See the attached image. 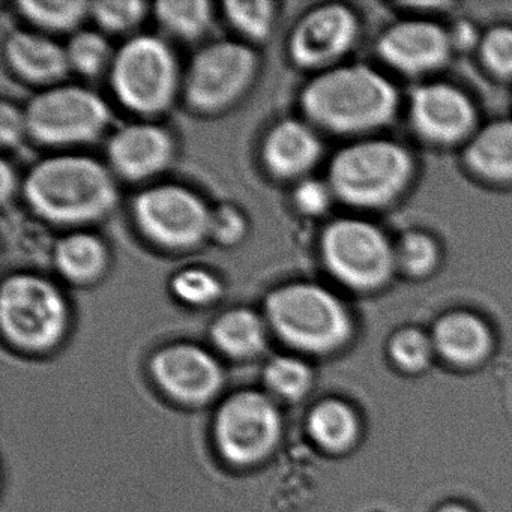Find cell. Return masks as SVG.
Returning <instances> with one entry per match:
<instances>
[{"instance_id":"3957f363","label":"cell","mask_w":512,"mask_h":512,"mask_svg":"<svg viewBox=\"0 0 512 512\" xmlns=\"http://www.w3.org/2000/svg\"><path fill=\"white\" fill-rule=\"evenodd\" d=\"M413 160L400 143L365 140L334 155L328 185L341 202L355 208H382L410 184Z\"/></svg>"},{"instance_id":"ffe728a7","label":"cell","mask_w":512,"mask_h":512,"mask_svg":"<svg viewBox=\"0 0 512 512\" xmlns=\"http://www.w3.org/2000/svg\"><path fill=\"white\" fill-rule=\"evenodd\" d=\"M434 344L449 361L472 364L484 358L491 337L485 323L464 311L446 314L434 328Z\"/></svg>"},{"instance_id":"2e32d148","label":"cell","mask_w":512,"mask_h":512,"mask_svg":"<svg viewBox=\"0 0 512 512\" xmlns=\"http://www.w3.org/2000/svg\"><path fill=\"white\" fill-rule=\"evenodd\" d=\"M173 140L154 124H131L110 137L107 157L115 172L140 181L163 172L173 158Z\"/></svg>"},{"instance_id":"7c38bea8","label":"cell","mask_w":512,"mask_h":512,"mask_svg":"<svg viewBox=\"0 0 512 512\" xmlns=\"http://www.w3.org/2000/svg\"><path fill=\"white\" fill-rule=\"evenodd\" d=\"M359 34L358 17L346 5H320L296 23L289 55L298 67L314 70L343 58Z\"/></svg>"},{"instance_id":"cb8c5ba5","label":"cell","mask_w":512,"mask_h":512,"mask_svg":"<svg viewBox=\"0 0 512 512\" xmlns=\"http://www.w3.org/2000/svg\"><path fill=\"white\" fill-rule=\"evenodd\" d=\"M154 8L160 25L182 40H196L211 25L212 4L208 0H161Z\"/></svg>"},{"instance_id":"836d02e7","label":"cell","mask_w":512,"mask_h":512,"mask_svg":"<svg viewBox=\"0 0 512 512\" xmlns=\"http://www.w3.org/2000/svg\"><path fill=\"white\" fill-rule=\"evenodd\" d=\"M247 230V221L236 206L221 203L217 208L211 209L209 236L218 244L226 247L238 244L247 235Z\"/></svg>"},{"instance_id":"484cf974","label":"cell","mask_w":512,"mask_h":512,"mask_svg":"<svg viewBox=\"0 0 512 512\" xmlns=\"http://www.w3.org/2000/svg\"><path fill=\"white\" fill-rule=\"evenodd\" d=\"M223 10L232 28L250 40H266L271 34L275 5L269 0H227Z\"/></svg>"},{"instance_id":"d6a6232c","label":"cell","mask_w":512,"mask_h":512,"mask_svg":"<svg viewBox=\"0 0 512 512\" xmlns=\"http://www.w3.org/2000/svg\"><path fill=\"white\" fill-rule=\"evenodd\" d=\"M391 355L407 370H421L430 361L431 344L422 332L404 329L391 341Z\"/></svg>"},{"instance_id":"8fae6325","label":"cell","mask_w":512,"mask_h":512,"mask_svg":"<svg viewBox=\"0 0 512 512\" xmlns=\"http://www.w3.org/2000/svg\"><path fill=\"white\" fill-rule=\"evenodd\" d=\"M281 418L277 407L260 392H241L221 406L215 439L221 454L235 464H253L277 445Z\"/></svg>"},{"instance_id":"6da1fadb","label":"cell","mask_w":512,"mask_h":512,"mask_svg":"<svg viewBox=\"0 0 512 512\" xmlns=\"http://www.w3.org/2000/svg\"><path fill=\"white\" fill-rule=\"evenodd\" d=\"M305 116L334 134H359L388 124L398 92L386 77L365 65H346L317 74L301 94Z\"/></svg>"},{"instance_id":"5b68a950","label":"cell","mask_w":512,"mask_h":512,"mask_svg":"<svg viewBox=\"0 0 512 512\" xmlns=\"http://www.w3.org/2000/svg\"><path fill=\"white\" fill-rule=\"evenodd\" d=\"M68 305L52 281L32 274L10 275L0 286V325L5 337L25 350H47L61 341Z\"/></svg>"},{"instance_id":"7a4b0ae2","label":"cell","mask_w":512,"mask_h":512,"mask_svg":"<svg viewBox=\"0 0 512 512\" xmlns=\"http://www.w3.org/2000/svg\"><path fill=\"white\" fill-rule=\"evenodd\" d=\"M25 197L44 220L82 226L106 217L118 202V190L106 167L94 158L58 155L29 170Z\"/></svg>"},{"instance_id":"4316f807","label":"cell","mask_w":512,"mask_h":512,"mask_svg":"<svg viewBox=\"0 0 512 512\" xmlns=\"http://www.w3.org/2000/svg\"><path fill=\"white\" fill-rule=\"evenodd\" d=\"M65 52L70 68L88 77L97 76L113 61L110 44L103 35L95 31L74 34L65 47Z\"/></svg>"},{"instance_id":"f546056e","label":"cell","mask_w":512,"mask_h":512,"mask_svg":"<svg viewBox=\"0 0 512 512\" xmlns=\"http://www.w3.org/2000/svg\"><path fill=\"white\" fill-rule=\"evenodd\" d=\"M170 289L179 301L190 305H208L220 298L223 286L211 272L200 268L184 269L170 281Z\"/></svg>"},{"instance_id":"83f0119b","label":"cell","mask_w":512,"mask_h":512,"mask_svg":"<svg viewBox=\"0 0 512 512\" xmlns=\"http://www.w3.org/2000/svg\"><path fill=\"white\" fill-rule=\"evenodd\" d=\"M397 268L410 277H425L436 268L439 248L433 238L422 232H409L395 247Z\"/></svg>"},{"instance_id":"d590c367","label":"cell","mask_w":512,"mask_h":512,"mask_svg":"<svg viewBox=\"0 0 512 512\" xmlns=\"http://www.w3.org/2000/svg\"><path fill=\"white\" fill-rule=\"evenodd\" d=\"M25 134H28L25 112L4 101L0 106V142L4 148H13Z\"/></svg>"},{"instance_id":"ba28073f","label":"cell","mask_w":512,"mask_h":512,"mask_svg":"<svg viewBox=\"0 0 512 512\" xmlns=\"http://www.w3.org/2000/svg\"><path fill=\"white\" fill-rule=\"evenodd\" d=\"M23 112L29 136L49 146L94 142L110 122L103 98L80 86L46 89Z\"/></svg>"},{"instance_id":"44dd1931","label":"cell","mask_w":512,"mask_h":512,"mask_svg":"<svg viewBox=\"0 0 512 512\" xmlns=\"http://www.w3.org/2000/svg\"><path fill=\"white\" fill-rule=\"evenodd\" d=\"M56 269L77 284L97 280L107 266L106 245L88 232H73L59 239L55 247Z\"/></svg>"},{"instance_id":"8992f818","label":"cell","mask_w":512,"mask_h":512,"mask_svg":"<svg viewBox=\"0 0 512 512\" xmlns=\"http://www.w3.org/2000/svg\"><path fill=\"white\" fill-rule=\"evenodd\" d=\"M178 64L170 47L154 35H137L113 55L110 83L119 103L152 116L172 104L178 89Z\"/></svg>"},{"instance_id":"f35d334b","label":"cell","mask_w":512,"mask_h":512,"mask_svg":"<svg viewBox=\"0 0 512 512\" xmlns=\"http://www.w3.org/2000/svg\"><path fill=\"white\" fill-rule=\"evenodd\" d=\"M440 512H467L466 509L461 508V506H446V508H443Z\"/></svg>"},{"instance_id":"d6986e66","label":"cell","mask_w":512,"mask_h":512,"mask_svg":"<svg viewBox=\"0 0 512 512\" xmlns=\"http://www.w3.org/2000/svg\"><path fill=\"white\" fill-rule=\"evenodd\" d=\"M470 172L494 184L512 182V121H497L482 128L464 151Z\"/></svg>"},{"instance_id":"603a6c76","label":"cell","mask_w":512,"mask_h":512,"mask_svg":"<svg viewBox=\"0 0 512 512\" xmlns=\"http://www.w3.org/2000/svg\"><path fill=\"white\" fill-rule=\"evenodd\" d=\"M311 436L328 449H344L358 434L355 413L340 401L329 400L319 404L308 419Z\"/></svg>"},{"instance_id":"e0dca14e","label":"cell","mask_w":512,"mask_h":512,"mask_svg":"<svg viewBox=\"0 0 512 512\" xmlns=\"http://www.w3.org/2000/svg\"><path fill=\"white\" fill-rule=\"evenodd\" d=\"M322 155V143L304 122L283 119L266 134L262 158L266 169L280 179L305 175Z\"/></svg>"},{"instance_id":"277c9868","label":"cell","mask_w":512,"mask_h":512,"mask_svg":"<svg viewBox=\"0 0 512 512\" xmlns=\"http://www.w3.org/2000/svg\"><path fill=\"white\" fill-rule=\"evenodd\" d=\"M266 319L278 337L304 352L323 353L343 346L352 332L347 308L325 287L292 283L268 293Z\"/></svg>"},{"instance_id":"1f68e13d","label":"cell","mask_w":512,"mask_h":512,"mask_svg":"<svg viewBox=\"0 0 512 512\" xmlns=\"http://www.w3.org/2000/svg\"><path fill=\"white\" fill-rule=\"evenodd\" d=\"M481 58L485 67L499 77H512V28L497 26L481 41Z\"/></svg>"},{"instance_id":"ac0fdd59","label":"cell","mask_w":512,"mask_h":512,"mask_svg":"<svg viewBox=\"0 0 512 512\" xmlns=\"http://www.w3.org/2000/svg\"><path fill=\"white\" fill-rule=\"evenodd\" d=\"M5 58L22 79L38 85L56 83L70 70L64 47L34 32L10 34L5 41Z\"/></svg>"},{"instance_id":"e575fe53","label":"cell","mask_w":512,"mask_h":512,"mask_svg":"<svg viewBox=\"0 0 512 512\" xmlns=\"http://www.w3.org/2000/svg\"><path fill=\"white\" fill-rule=\"evenodd\" d=\"M332 196L334 194L328 182L325 184L319 179H304L295 188L293 202L302 214L317 217L328 211Z\"/></svg>"},{"instance_id":"f1b7e54d","label":"cell","mask_w":512,"mask_h":512,"mask_svg":"<svg viewBox=\"0 0 512 512\" xmlns=\"http://www.w3.org/2000/svg\"><path fill=\"white\" fill-rule=\"evenodd\" d=\"M266 385L284 398H299L311 383V371L298 359L275 358L266 365Z\"/></svg>"},{"instance_id":"74e56055","label":"cell","mask_w":512,"mask_h":512,"mask_svg":"<svg viewBox=\"0 0 512 512\" xmlns=\"http://www.w3.org/2000/svg\"><path fill=\"white\" fill-rule=\"evenodd\" d=\"M449 37H451L452 46L457 44L460 47H470L475 41V32H473L472 26L464 23V25H458V28L449 34Z\"/></svg>"},{"instance_id":"9c48e42d","label":"cell","mask_w":512,"mask_h":512,"mask_svg":"<svg viewBox=\"0 0 512 512\" xmlns=\"http://www.w3.org/2000/svg\"><path fill=\"white\" fill-rule=\"evenodd\" d=\"M133 214L143 235L167 250H190L209 238L211 209L179 185L143 190L134 197Z\"/></svg>"},{"instance_id":"8d00e7d4","label":"cell","mask_w":512,"mask_h":512,"mask_svg":"<svg viewBox=\"0 0 512 512\" xmlns=\"http://www.w3.org/2000/svg\"><path fill=\"white\" fill-rule=\"evenodd\" d=\"M14 188H16V175H14L13 167L4 160L0 163V197H2V202H8L11 194L14 193Z\"/></svg>"},{"instance_id":"4fadbf2b","label":"cell","mask_w":512,"mask_h":512,"mask_svg":"<svg viewBox=\"0 0 512 512\" xmlns=\"http://www.w3.org/2000/svg\"><path fill=\"white\" fill-rule=\"evenodd\" d=\"M410 121L422 139L452 145L466 139L476 124L472 101L448 83L421 86L410 97Z\"/></svg>"},{"instance_id":"7402d4cb","label":"cell","mask_w":512,"mask_h":512,"mask_svg":"<svg viewBox=\"0 0 512 512\" xmlns=\"http://www.w3.org/2000/svg\"><path fill=\"white\" fill-rule=\"evenodd\" d=\"M215 346L233 358H251L265 346V325L259 314L248 308H233L221 314L211 328Z\"/></svg>"},{"instance_id":"d4e9b609","label":"cell","mask_w":512,"mask_h":512,"mask_svg":"<svg viewBox=\"0 0 512 512\" xmlns=\"http://www.w3.org/2000/svg\"><path fill=\"white\" fill-rule=\"evenodd\" d=\"M20 14L47 31L64 32L76 28L89 13L83 0H19Z\"/></svg>"},{"instance_id":"9a60e30c","label":"cell","mask_w":512,"mask_h":512,"mask_svg":"<svg viewBox=\"0 0 512 512\" xmlns=\"http://www.w3.org/2000/svg\"><path fill=\"white\" fill-rule=\"evenodd\" d=\"M451 49L448 32L424 20L395 23L377 41V53L382 61L412 76L442 67Z\"/></svg>"},{"instance_id":"52a82bcc","label":"cell","mask_w":512,"mask_h":512,"mask_svg":"<svg viewBox=\"0 0 512 512\" xmlns=\"http://www.w3.org/2000/svg\"><path fill=\"white\" fill-rule=\"evenodd\" d=\"M323 263L335 280L353 290H376L397 269L388 236L365 220L341 218L328 224L320 239Z\"/></svg>"},{"instance_id":"5bb4252c","label":"cell","mask_w":512,"mask_h":512,"mask_svg":"<svg viewBox=\"0 0 512 512\" xmlns=\"http://www.w3.org/2000/svg\"><path fill=\"white\" fill-rule=\"evenodd\" d=\"M151 371L163 391L182 403H205L223 385L218 362L206 350L191 344L160 350L152 358Z\"/></svg>"},{"instance_id":"30bf717a","label":"cell","mask_w":512,"mask_h":512,"mask_svg":"<svg viewBox=\"0 0 512 512\" xmlns=\"http://www.w3.org/2000/svg\"><path fill=\"white\" fill-rule=\"evenodd\" d=\"M257 55L236 41L209 44L194 55L185 77V101L191 109L215 113L235 103L253 82Z\"/></svg>"},{"instance_id":"4dcf8cb0","label":"cell","mask_w":512,"mask_h":512,"mask_svg":"<svg viewBox=\"0 0 512 512\" xmlns=\"http://www.w3.org/2000/svg\"><path fill=\"white\" fill-rule=\"evenodd\" d=\"M146 5L140 0H98L89 4V14L101 29L125 32L142 20Z\"/></svg>"}]
</instances>
